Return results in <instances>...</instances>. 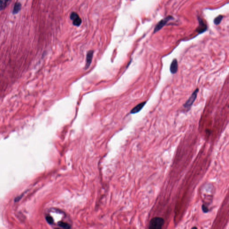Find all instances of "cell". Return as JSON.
Masks as SVG:
<instances>
[{"label":"cell","mask_w":229,"mask_h":229,"mask_svg":"<svg viewBox=\"0 0 229 229\" xmlns=\"http://www.w3.org/2000/svg\"><path fill=\"white\" fill-rule=\"evenodd\" d=\"M164 224V220L163 218L154 217L150 221L149 229H162Z\"/></svg>","instance_id":"obj_1"},{"label":"cell","mask_w":229,"mask_h":229,"mask_svg":"<svg viewBox=\"0 0 229 229\" xmlns=\"http://www.w3.org/2000/svg\"><path fill=\"white\" fill-rule=\"evenodd\" d=\"M172 19H174V18L171 15L167 16L166 18L162 19L156 24L153 31V33H156V32L159 31L166 25L168 21Z\"/></svg>","instance_id":"obj_2"},{"label":"cell","mask_w":229,"mask_h":229,"mask_svg":"<svg viewBox=\"0 0 229 229\" xmlns=\"http://www.w3.org/2000/svg\"><path fill=\"white\" fill-rule=\"evenodd\" d=\"M199 92V89L196 88L195 91L192 93L191 96L190 97L188 100L184 104V108L186 109H189L192 106L193 103L195 102L197 97L198 93Z\"/></svg>","instance_id":"obj_3"},{"label":"cell","mask_w":229,"mask_h":229,"mask_svg":"<svg viewBox=\"0 0 229 229\" xmlns=\"http://www.w3.org/2000/svg\"><path fill=\"white\" fill-rule=\"evenodd\" d=\"M70 18L73 21V23L74 26H79L82 23V19L80 18L78 14L75 12H73L71 13Z\"/></svg>","instance_id":"obj_4"},{"label":"cell","mask_w":229,"mask_h":229,"mask_svg":"<svg viewBox=\"0 0 229 229\" xmlns=\"http://www.w3.org/2000/svg\"><path fill=\"white\" fill-rule=\"evenodd\" d=\"M198 19L199 24V26H198L197 28H196V31L199 34H201L207 31V26L201 18H198Z\"/></svg>","instance_id":"obj_5"},{"label":"cell","mask_w":229,"mask_h":229,"mask_svg":"<svg viewBox=\"0 0 229 229\" xmlns=\"http://www.w3.org/2000/svg\"><path fill=\"white\" fill-rule=\"evenodd\" d=\"M178 70V64L176 59H174L171 64L170 70L172 74H176Z\"/></svg>","instance_id":"obj_6"},{"label":"cell","mask_w":229,"mask_h":229,"mask_svg":"<svg viewBox=\"0 0 229 229\" xmlns=\"http://www.w3.org/2000/svg\"><path fill=\"white\" fill-rule=\"evenodd\" d=\"M146 103V102L145 101V102H143L138 104L136 106H135L134 108L132 109V110L130 111V113L134 114L137 113L138 112H139L140 111L142 110V109L143 108V107L145 106Z\"/></svg>","instance_id":"obj_7"},{"label":"cell","mask_w":229,"mask_h":229,"mask_svg":"<svg viewBox=\"0 0 229 229\" xmlns=\"http://www.w3.org/2000/svg\"><path fill=\"white\" fill-rule=\"evenodd\" d=\"M93 53H94V51L92 50L89 51L88 53H87V60H86V65L85 66L86 69H87L89 67V66L90 65V64L91 63L92 61V58H93Z\"/></svg>","instance_id":"obj_8"},{"label":"cell","mask_w":229,"mask_h":229,"mask_svg":"<svg viewBox=\"0 0 229 229\" xmlns=\"http://www.w3.org/2000/svg\"><path fill=\"white\" fill-rule=\"evenodd\" d=\"M21 3L18 1L16 2L13 6V9L12 11V13L13 14H16L17 13H18L19 12L21 11Z\"/></svg>","instance_id":"obj_9"},{"label":"cell","mask_w":229,"mask_h":229,"mask_svg":"<svg viewBox=\"0 0 229 229\" xmlns=\"http://www.w3.org/2000/svg\"><path fill=\"white\" fill-rule=\"evenodd\" d=\"M11 2L10 0H0V11H2L6 8Z\"/></svg>","instance_id":"obj_10"},{"label":"cell","mask_w":229,"mask_h":229,"mask_svg":"<svg viewBox=\"0 0 229 229\" xmlns=\"http://www.w3.org/2000/svg\"><path fill=\"white\" fill-rule=\"evenodd\" d=\"M59 226L62 227L64 229H71V226L67 222H65L63 221H59L58 222Z\"/></svg>","instance_id":"obj_11"},{"label":"cell","mask_w":229,"mask_h":229,"mask_svg":"<svg viewBox=\"0 0 229 229\" xmlns=\"http://www.w3.org/2000/svg\"><path fill=\"white\" fill-rule=\"evenodd\" d=\"M223 18V16L222 15H219V16H217L213 20L214 23L216 25H218L221 22Z\"/></svg>","instance_id":"obj_12"},{"label":"cell","mask_w":229,"mask_h":229,"mask_svg":"<svg viewBox=\"0 0 229 229\" xmlns=\"http://www.w3.org/2000/svg\"><path fill=\"white\" fill-rule=\"evenodd\" d=\"M46 220L48 222V223L51 224V225L53 224L54 223V219H53V218L51 216H48L46 217Z\"/></svg>","instance_id":"obj_13"},{"label":"cell","mask_w":229,"mask_h":229,"mask_svg":"<svg viewBox=\"0 0 229 229\" xmlns=\"http://www.w3.org/2000/svg\"><path fill=\"white\" fill-rule=\"evenodd\" d=\"M202 210L204 213H208L209 211V209L208 207L204 204H203L202 206Z\"/></svg>","instance_id":"obj_14"},{"label":"cell","mask_w":229,"mask_h":229,"mask_svg":"<svg viewBox=\"0 0 229 229\" xmlns=\"http://www.w3.org/2000/svg\"><path fill=\"white\" fill-rule=\"evenodd\" d=\"M197 229V228L196 227H193L192 228V229Z\"/></svg>","instance_id":"obj_15"},{"label":"cell","mask_w":229,"mask_h":229,"mask_svg":"<svg viewBox=\"0 0 229 229\" xmlns=\"http://www.w3.org/2000/svg\"><path fill=\"white\" fill-rule=\"evenodd\" d=\"M55 229H59V228H55Z\"/></svg>","instance_id":"obj_16"}]
</instances>
